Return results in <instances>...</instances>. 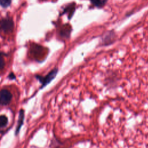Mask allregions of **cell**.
Here are the masks:
<instances>
[{
  "label": "cell",
  "mask_w": 148,
  "mask_h": 148,
  "mask_svg": "<svg viewBox=\"0 0 148 148\" xmlns=\"http://www.w3.org/2000/svg\"><path fill=\"white\" fill-rule=\"evenodd\" d=\"M14 28V23L10 17H6L0 20V30L5 33L11 32Z\"/></svg>",
  "instance_id": "cell-1"
},
{
  "label": "cell",
  "mask_w": 148,
  "mask_h": 148,
  "mask_svg": "<svg viewBox=\"0 0 148 148\" xmlns=\"http://www.w3.org/2000/svg\"><path fill=\"white\" fill-rule=\"evenodd\" d=\"M24 112L23 110L21 109L19 112V116H18V123L16 130V135H17L20 129L21 128L22 125L24 123Z\"/></svg>",
  "instance_id": "cell-4"
},
{
  "label": "cell",
  "mask_w": 148,
  "mask_h": 148,
  "mask_svg": "<svg viewBox=\"0 0 148 148\" xmlns=\"http://www.w3.org/2000/svg\"><path fill=\"white\" fill-rule=\"evenodd\" d=\"M5 65V61L4 59L1 54H0V70L2 69Z\"/></svg>",
  "instance_id": "cell-8"
},
{
  "label": "cell",
  "mask_w": 148,
  "mask_h": 148,
  "mask_svg": "<svg viewBox=\"0 0 148 148\" xmlns=\"http://www.w3.org/2000/svg\"><path fill=\"white\" fill-rule=\"evenodd\" d=\"M12 99V93L6 89H2L0 91V103L3 105H8Z\"/></svg>",
  "instance_id": "cell-2"
},
{
  "label": "cell",
  "mask_w": 148,
  "mask_h": 148,
  "mask_svg": "<svg viewBox=\"0 0 148 148\" xmlns=\"http://www.w3.org/2000/svg\"><path fill=\"white\" fill-rule=\"evenodd\" d=\"M57 69H54L52 70L49 73H48L45 77H39V76H36V77L39 79V80L42 82V87H44L46 86L47 84H49L56 76L57 73Z\"/></svg>",
  "instance_id": "cell-3"
},
{
  "label": "cell",
  "mask_w": 148,
  "mask_h": 148,
  "mask_svg": "<svg viewBox=\"0 0 148 148\" xmlns=\"http://www.w3.org/2000/svg\"><path fill=\"white\" fill-rule=\"evenodd\" d=\"M90 1L95 6L102 8L106 4L108 0H90Z\"/></svg>",
  "instance_id": "cell-5"
},
{
  "label": "cell",
  "mask_w": 148,
  "mask_h": 148,
  "mask_svg": "<svg viewBox=\"0 0 148 148\" xmlns=\"http://www.w3.org/2000/svg\"><path fill=\"white\" fill-rule=\"evenodd\" d=\"M11 3V0H0V5L3 8L9 6Z\"/></svg>",
  "instance_id": "cell-7"
},
{
  "label": "cell",
  "mask_w": 148,
  "mask_h": 148,
  "mask_svg": "<svg viewBox=\"0 0 148 148\" xmlns=\"http://www.w3.org/2000/svg\"><path fill=\"white\" fill-rule=\"evenodd\" d=\"M8 123V119L6 116L5 115L0 116V128L6 126Z\"/></svg>",
  "instance_id": "cell-6"
},
{
  "label": "cell",
  "mask_w": 148,
  "mask_h": 148,
  "mask_svg": "<svg viewBox=\"0 0 148 148\" xmlns=\"http://www.w3.org/2000/svg\"><path fill=\"white\" fill-rule=\"evenodd\" d=\"M9 77L10 78V79H14L15 78V76L14 75V74L13 73H11L10 75H9Z\"/></svg>",
  "instance_id": "cell-9"
}]
</instances>
